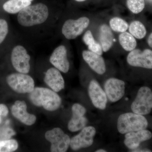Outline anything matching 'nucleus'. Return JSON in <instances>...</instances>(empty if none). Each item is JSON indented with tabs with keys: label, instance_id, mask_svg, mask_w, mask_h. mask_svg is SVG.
<instances>
[{
	"label": "nucleus",
	"instance_id": "obj_19",
	"mask_svg": "<svg viewBox=\"0 0 152 152\" xmlns=\"http://www.w3.org/2000/svg\"><path fill=\"white\" fill-rule=\"evenodd\" d=\"M99 40L102 50L107 52L113 46L114 37L111 28L107 25L103 24L99 28Z\"/></svg>",
	"mask_w": 152,
	"mask_h": 152
},
{
	"label": "nucleus",
	"instance_id": "obj_21",
	"mask_svg": "<svg viewBox=\"0 0 152 152\" xmlns=\"http://www.w3.org/2000/svg\"><path fill=\"white\" fill-rule=\"evenodd\" d=\"M83 40L85 44L88 46L90 51L101 56L102 54V48L101 45L95 40L92 33L89 30L85 33L83 37Z\"/></svg>",
	"mask_w": 152,
	"mask_h": 152
},
{
	"label": "nucleus",
	"instance_id": "obj_6",
	"mask_svg": "<svg viewBox=\"0 0 152 152\" xmlns=\"http://www.w3.org/2000/svg\"><path fill=\"white\" fill-rule=\"evenodd\" d=\"M45 137L51 144L50 150L52 152H66L70 146L69 137L59 128L47 131Z\"/></svg>",
	"mask_w": 152,
	"mask_h": 152
},
{
	"label": "nucleus",
	"instance_id": "obj_28",
	"mask_svg": "<svg viewBox=\"0 0 152 152\" xmlns=\"http://www.w3.org/2000/svg\"><path fill=\"white\" fill-rule=\"evenodd\" d=\"M8 25L7 21L0 19V45L3 42L8 33Z\"/></svg>",
	"mask_w": 152,
	"mask_h": 152
},
{
	"label": "nucleus",
	"instance_id": "obj_23",
	"mask_svg": "<svg viewBox=\"0 0 152 152\" xmlns=\"http://www.w3.org/2000/svg\"><path fill=\"white\" fill-rule=\"evenodd\" d=\"M129 31L133 37L140 39L145 37L147 33L145 26L139 21H134L131 23Z\"/></svg>",
	"mask_w": 152,
	"mask_h": 152
},
{
	"label": "nucleus",
	"instance_id": "obj_16",
	"mask_svg": "<svg viewBox=\"0 0 152 152\" xmlns=\"http://www.w3.org/2000/svg\"><path fill=\"white\" fill-rule=\"evenodd\" d=\"M152 134L147 130H142L126 134L124 143L125 145L131 150H134L140 146L142 142L151 138Z\"/></svg>",
	"mask_w": 152,
	"mask_h": 152
},
{
	"label": "nucleus",
	"instance_id": "obj_12",
	"mask_svg": "<svg viewBox=\"0 0 152 152\" xmlns=\"http://www.w3.org/2000/svg\"><path fill=\"white\" fill-rule=\"evenodd\" d=\"M72 117L69 121L68 128L72 132L80 130L86 127L88 120L84 116L86 110L80 104H74L72 107Z\"/></svg>",
	"mask_w": 152,
	"mask_h": 152
},
{
	"label": "nucleus",
	"instance_id": "obj_9",
	"mask_svg": "<svg viewBox=\"0 0 152 152\" xmlns=\"http://www.w3.org/2000/svg\"><path fill=\"white\" fill-rule=\"evenodd\" d=\"M127 61L132 66L152 69V51L145 49L142 51L134 49L128 54Z\"/></svg>",
	"mask_w": 152,
	"mask_h": 152
},
{
	"label": "nucleus",
	"instance_id": "obj_4",
	"mask_svg": "<svg viewBox=\"0 0 152 152\" xmlns=\"http://www.w3.org/2000/svg\"><path fill=\"white\" fill-rule=\"evenodd\" d=\"M133 113L146 115L151 113L152 109V91L148 87H142L131 105Z\"/></svg>",
	"mask_w": 152,
	"mask_h": 152
},
{
	"label": "nucleus",
	"instance_id": "obj_3",
	"mask_svg": "<svg viewBox=\"0 0 152 152\" xmlns=\"http://www.w3.org/2000/svg\"><path fill=\"white\" fill-rule=\"evenodd\" d=\"M148 126V122L145 117L134 113L122 114L117 123V129L122 134L145 129Z\"/></svg>",
	"mask_w": 152,
	"mask_h": 152
},
{
	"label": "nucleus",
	"instance_id": "obj_1",
	"mask_svg": "<svg viewBox=\"0 0 152 152\" xmlns=\"http://www.w3.org/2000/svg\"><path fill=\"white\" fill-rule=\"evenodd\" d=\"M29 99L35 106L49 111L58 110L61 104V99L56 92L46 88H34L30 93Z\"/></svg>",
	"mask_w": 152,
	"mask_h": 152
},
{
	"label": "nucleus",
	"instance_id": "obj_7",
	"mask_svg": "<svg viewBox=\"0 0 152 152\" xmlns=\"http://www.w3.org/2000/svg\"><path fill=\"white\" fill-rule=\"evenodd\" d=\"M89 23V19L87 17H82L77 20L69 19L63 25L62 32L68 39H73L81 34Z\"/></svg>",
	"mask_w": 152,
	"mask_h": 152
},
{
	"label": "nucleus",
	"instance_id": "obj_26",
	"mask_svg": "<svg viewBox=\"0 0 152 152\" xmlns=\"http://www.w3.org/2000/svg\"><path fill=\"white\" fill-rule=\"evenodd\" d=\"M128 8L134 14H138L143 10L145 7L144 0H127Z\"/></svg>",
	"mask_w": 152,
	"mask_h": 152
},
{
	"label": "nucleus",
	"instance_id": "obj_15",
	"mask_svg": "<svg viewBox=\"0 0 152 152\" xmlns=\"http://www.w3.org/2000/svg\"><path fill=\"white\" fill-rule=\"evenodd\" d=\"M52 64L63 72H67L70 64L67 57V50L64 46L60 45L55 49L50 57Z\"/></svg>",
	"mask_w": 152,
	"mask_h": 152
},
{
	"label": "nucleus",
	"instance_id": "obj_22",
	"mask_svg": "<svg viewBox=\"0 0 152 152\" xmlns=\"http://www.w3.org/2000/svg\"><path fill=\"white\" fill-rule=\"evenodd\" d=\"M119 40L122 47L127 51H131L135 48L137 42L135 39L130 33L124 32L121 34Z\"/></svg>",
	"mask_w": 152,
	"mask_h": 152
},
{
	"label": "nucleus",
	"instance_id": "obj_32",
	"mask_svg": "<svg viewBox=\"0 0 152 152\" xmlns=\"http://www.w3.org/2000/svg\"><path fill=\"white\" fill-rule=\"evenodd\" d=\"M96 152H106L105 150L103 149H99L97 150L96 151Z\"/></svg>",
	"mask_w": 152,
	"mask_h": 152
},
{
	"label": "nucleus",
	"instance_id": "obj_29",
	"mask_svg": "<svg viewBox=\"0 0 152 152\" xmlns=\"http://www.w3.org/2000/svg\"><path fill=\"white\" fill-rule=\"evenodd\" d=\"M8 113L9 110L7 107L4 104H0V116L5 117Z\"/></svg>",
	"mask_w": 152,
	"mask_h": 152
},
{
	"label": "nucleus",
	"instance_id": "obj_18",
	"mask_svg": "<svg viewBox=\"0 0 152 152\" xmlns=\"http://www.w3.org/2000/svg\"><path fill=\"white\" fill-rule=\"evenodd\" d=\"M44 81L56 92H59L64 88V80L61 74L56 68H50L47 71Z\"/></svg>",
	"mask_w": 152,
	"mask_h": 152
},
{
	"label": "nucleus",
	"instance_id": "obj_10",
	"mask_svg": "<svg viewBox=\"0 0 152 152\" xmlns=\"http://www.w3.org/2000/svg\"><path fill=\"white\" fill-rule=\"evenodd\" d=\"M96 134V129L94 127H85L78 134L71 139L70 146L74 151L89 147L93 145Z\"/></svg>",
	"mask_w": 152,
	"mask_h": 152
},
{
	"label": "nucleus",
	"instance_id": "obj_17",
	"mask_svg": "<svg viewBox=\"0 0 152 152\" xmlns=\"http://www.w3.org/2000/svg\"><path fill=\"white\" fill-rule=\"evenodd\" d=\"M83 57L85 61L96 73L102 75L105 72V64L101 55L90 50H84Z\"/></svg>",
	"mask_w": 152,
	"mask_h": 152
},
{
	"label": "nucleus",
	"instance_id": "obj_24",
	"mask_svg": "<svg viewBox=\"0 0 152 152\" xmlns=\"http://www.w3.org/2000/svg\"><path fill=\"white\" fill-rule=\"evenodd\" d=\"M110 25L111 28L117 32H124L129 28V25L126 22L118 17L111 19L110 21Z\"/></svg>",
	"mask_w": 152,
	"mask_h": 152
},
{
	"label": "nucleus",
	"instance_id": "obj_8",
	"mask_svg": "<svg viewBox=\"0 0 152 152\" xmlns=\"http://www.w3.org/2000/svg\"><path fill=\"white\" fill-rule=\"evenodd\" d=\"M30 59L29 55L23 47L18 45L13 49L11 61L14 68L18 72L26 74L29 72Z\"/></svg>",
	"mask_w": 152,
	"mask_h": 152
},
{
	"label": "nucleus",
	"instance_id": "obj_33",
	"mask_svg": "<svg viewBox=\"0 0 152 152\" xmlns=\"http://www.w3.org/2000/svg\"><path fill=\"white\" fill-rule=\"evenodd\" d=\"M75 1L78 2H83L84 1H86V0H75Z\"/></svg>",
	"mask_w": 152,
	"mask_h": 152
},
{
	"label": "nucleus",
	"instance_id": "obj_27",
	"mask_svg": "<svg viewBox=\"0 0 152 152\" xmlns=\"http://www.w3.org/2000/svg\"><path fill=\"white\" fill-rule=\"evenodd\" d=\"M16 133L13 130L8 127L0 128V140H10L11 137L15 135Z\"/></svg>",
	"mask_w": 152,
	"mask_h": 152
},
{
	"label": "nucleus",
	"instance_id": "obj_2",
	"mask_svg": "<svg viewBox=\"0 0 152 152\" xmlns=\"http://www.w3.org/2000/svg\"><path fill=\"white\" fill-rule=\"evenodd\" d=\"M49 15L48 9L45 5L39 3L29 6L19 12V23L25 27H30L44 23Z\"/></svg>",
	"mask_w": 152,
	"mask_h": 152
},
{
	"label": "nucleus",
	"instance_id": "obj_20",
	"mask_svg": "<svg viewBox=\"0 0 152 152\" xmlns=\"http://www.w3.org/2000/svg\"><path fill=\"white\" fill-rule=\"evenodd\" d=\"M33 0H9L4 3L3 9L7 12L16 14L30 6Z\"/></svg>",
	"mask_w": 152,
	"mask_h": 152
},
{
	"label": "nucleus",
	"instance_id": "obj_5",
	"mask_svg": "<svg viewBox=\"0 0 152 152\" xmlns=\"http://www.w3.org/2000/svg\"><path fill=\"white\" fill-rule=\"evenodd\" d=\"M7 82L12 89L19 94H30L34 89V80L26 74H11L7 77Z\"/></svg>",
	"mask_w": 152,
	"mask_h": 152
},
{
	"label": "nucleus",
	"instance_id": "obj_11",
	"mask_svg": "<svg viewBox=\"0 0 152 152\" xmlns=\"http://www.w3.org/2000/svg\"><path fill=\"white\" fill-rule=\"evenodd\" d=\"M104 88L107 97L112 102L120 100L124 95L125 83L119 79H108L104 83Z\"/></svg>",
	"mask_w": 152,
	"mask_h": 152
},
{
	"label": "nucleus",
	"instance_id": "obj_25",
	"mask_svg": "<svg viewBox=\"0 0 152 152\" xmlns=\"http://www.w3.org/2000/svg\"><path fill=\"white\" fill-rule=\"evenodd\" d=\"M18 148V142L15 140H0V152H12Z\"/></svg>",
	"mask_w": 152,
	"mask_h": 152
},
{
	"label": "nucleus",
	"instance_id": "obj_14",
	"mask_svg": "<svg viewBox=\"0 0 152 152\" xmlns=\"http://www.w3.org/2000/svg\"><path fill=\"white\" fill-rule=\"evenodd\" d=\"M26 104L24 101L18 100L12 106L11 112L13 115L23 124L31 126L36 122L37 117L27 111Z\"/></svg>",
	"mask_w": 152,
	"mask_h": 152
},
{
	"label": "nucleus",
	"instance_id": "obj_31",
	"mask_svg": "<svg viewBox=\"0 0 152 152\" xmlns=\"http://www.w3.org/2000/svg\"><path fill=\"white\" fill-rule=\"evenodd\" d=\"M133 152H151V150H148V149H142V150H135V151H133Z\"/></svg>",
	"mask_w": 152,
	"mask_h": 152
},
{
	"label": "nucleus",
	"instance_id": "obj_13",
	"mask_svg": "<svg viewBox=\"0 0 152 152\" xmlns=\"http://www.w3.org/2000/svg\"><path fill=\"white\" fill-rule=\"evenodd\" d=\"M88 91L90 99L95 107L100 110H104L107 102V97L104 91L96 81L94 80L91 81Z\"/></svg>",
	"mask_w": 152,
	"mask_h": 152
},
{
	"label": "nucleus",
	"instance_id": "obj_34",
	"mask_svg": "<svg viewBox=\"0 0 152 152\" xmlns=\"http://www.w3.org/2000/svg\"><path fill=\"white\" fill-rule=\"evenodd\" d=\"M2 122V117L0 116V124Z\"/></svg>",
	"mask_w": 152,
	"mask_h": 152
},
{
	"label": "nucleus",
	"instance_id": "obj_30",
	"mask_svg": "<svg viewBox=\"0 0 152 152\" xmlns=\"http://www.w3.org/2000/svg\"><path fill=\"white\" fill-rule=\"evenodd\" d=\"M148 43L149 46L152 48V33L150 35L149 37L148 38Z\"/></svg>",
	"mask_w": 152,
	"mask_h": 152
}]
</instances>
